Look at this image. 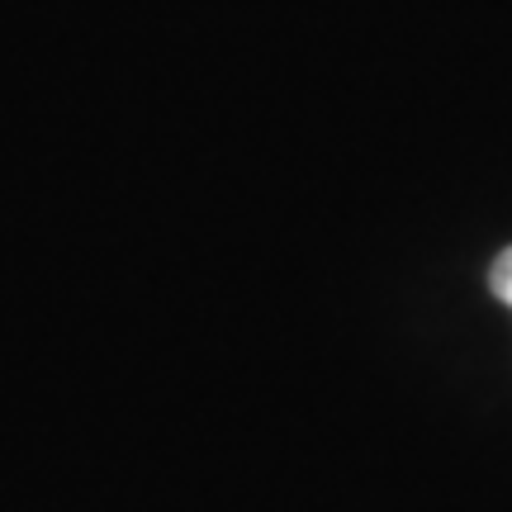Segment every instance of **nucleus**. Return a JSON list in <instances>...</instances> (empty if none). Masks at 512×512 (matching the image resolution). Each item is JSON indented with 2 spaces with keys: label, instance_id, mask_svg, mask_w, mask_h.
I'll use <instances>...</instances> for the list:
<instances>
[{
  "label": "nucleus",
  "instance_id": "obj_1",
  "mask_svg": "<svg viewBox=\"0 0 512 512\" xmlns=\"http://www.w3.org/2000/svg\"><path fill=\"white\" fill-rule=\"evenodd\" d=\"M489 285H494V294L512 309V247L494 261V271H489Z\"/></svg>",
  "mask_w": 512,
  "mask_h": 512
}]
</instances>
